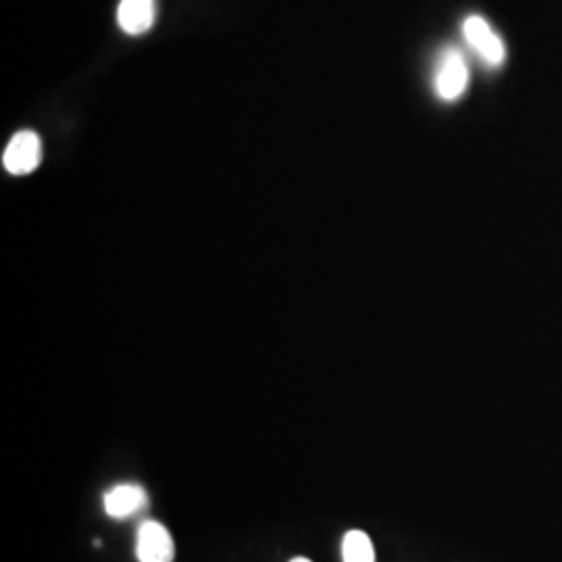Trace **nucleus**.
Masks as SVG:
<instances>
[{
  "label": "nucleus",
  "instance_id": "1",
  "mask_svg": "<svg viewBox=\"0 0 562 562\" xmlns=\"http://www.w3.org/2000/svg\"><path fill=\"white\" fill-rule=\"evenodd\" d=\"M42 161L41 136L32 130L18 132L2 153V167L11 176H27L38 169Z\"/></svg>",
  "mask_w": 562,
  "mask_h": 562
},
{
  "label": "nucleus",
  "instance_id": "2",
  "mask_svg": "<svg viewBox=\"0 0 562 562\" xmlns=\"http://www.w3.org/2000/svg\"><path fill=\"white\" fill-rule=\"evenodd\" d=\"M136 557L140 562H173L176 542L162 522H142L136 536Z\"/></svg>",
  "mask_w": 562,
  "mask_h": 562
},
{
  "label": "nucleus",
  "instance_id": "3",
  "mask_svg": "<svg viewBox=\"0 0 562 562\" xmlns=\"http://www.w3.org/2000/svg\"><path fill=\"white\" fill-rule=\"evenodd\" d=\"M469 71L462 60V55L454 48H448L442 55L438 76H436V90L443 101H457L467 88Z\"/></svg>",
  "mask_w": 562,
  "mask_h": 562
},
{
  "label": "nucleus",
  "instance_id": "4",
  "mask_svg": "<svg viewBox=\"0 0 562 562\" xmlns=\"http://www.w3.org/2000/svg\"><path fill=\"white\" fill-rule=\"evenodd\" d=\"M462 32L467 42L482 55V59L490 65H501L504 60V46L496 32L490 27V23L480 18L471 15L462 23Z\"/></svg>",
  "mask_w": 562,
  "mask_h": 562
},
{
  "label": "nucleus",
  "instance_id": "5",
  "mask_svg": "<svg viewBox=\"0 0 562 562\" xmlns=\"http://www.w3.org/2000/svg\"><path fill=\"white\" fill-rule=\"evenodd\" d=\"M146 492L138 483H120L104 494V513L111 519H130L146 508Z\"/></svg>",
  "mask_w": 562,
  "mask_h": 562
},
{
  "label": "nucleus",
  "instance_id": "6",
  "mask_svg": "<svg viewBox=\"0 0 562 562\" xmlns=\"http://www.w3.org/2000/svg\"><path fill=\"white\" fill-rule=\"evenodd\" d=\"M157 20V2L155 0H121L117 9L120 27L130 36L146 34Z\"/></svg>",
  "mask_w": 562,
  "mask_h": 562
},
{
  "label": "nucleus",
  "instance_id": "7",
  "mask_svg": "<svg viewBox=\"0 0 562 562\" xmlns=\"http://www.w3.org/2000/svg\"><path fill=\"white\" fill-rule=\"evenodd\" d=\"M341 562H375V548L364 531L352 529L344 536Z\"/></svg>",
  "mask_w": 562,
  "mask_h": 562
},
{
  "label": "nucleus",
  "instance_id": "8",
  "mask_svg": "<svg viewBox=\"0 0 562 562\" xmlns=\"http://www.w3.org/2000/svg\"><path fill=\"white\" fill-rule=\"evenodd\" d=\"M290 562H313L308 561V559H304V557H299V559H292Z\"/></svg>",
  "mask_w": 562,
  "mask_h": 562
}]
</instances>
